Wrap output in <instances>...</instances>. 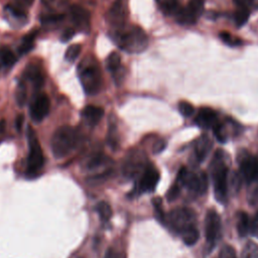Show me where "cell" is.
Returning a JSON list of instances; mask_svg holds the SVG:
<instances>
[{"label": "cell", "instance_id": "6da1fadb", "mask_svg": "<svg viewBox=\"0 0 258 258\" xmlns=\"http://www.w3.org/2000/svg\"><path fill=\"white\" fill-rule=\"evenodd\" d=\"M112 39L119 48L128 53H140L148 46L146 33L137 25L114 29Z\"/></svg>", "mask_w": 258, "mask_h": 258}, {"label": "cell", "instance_id": "2e32d148", "mask_svg": "<svg viewBox=\"0 0 258 258\" xmlns=\"http://www.w3.org/2000/svg\"><path fill=\"white\" fill-rule=\"evenodd\" d=\"M212 148V141L207 135H202L199 139L196 140L194 146V155L198 162H202L208 156Z\"/></svg>", "mask_w": 258, "mask_h": 258}, {"label": "cell", "instance_id": "b9f144b4", "mask_svg": "<svg viewBox=\"0 0 258 258\" xmlns=\"http://www.w3.org/2000/svg\"><path fill=\"white\" fill-rule=\"evenodd\" d=\"M164 142L161 140V141H158L156 143V145L154 146V152H160L163 148H164Z\"/></svg>", "mask_w": 258, "mask_h": 258}, {"label": "cell", "instance_id": "30bf717a", "mask_svg": "<svg viewBox=\"0 0 258 258\" xmlns=\"http://www.w3.org/2000/svg\"><path fill=\"white\" fill-rule=\"evenodd\" d=\"M222 231L221 218L215 210H209L205 219V235L208 246L212 248L219 240Z\"/></svg>", "mask_w": 258, "mask_h": 258}, {"label": "cell", "instance_id": "484cf974", "mask_svg": "<svg viewBox=\"0 0 258 258\" xmlns=\"http://www.w3.org/2000/svg\"><path fill=\"white\" fill-rule=\"evenodd\" d=\"M121 67V57L116 51H112L106 58V68L111 73Z\"/></svg>", "mask_w": 258, "mask_h": 258}, {"label": "cell", "instance_id": "d590c367", "mask_svg": "<svg viewBox=\"0 0 258 258\" xmlns=\"http://www.w3.org/2000/svg\"><path fill=\"white\" fill-rule=\"evenodd\" d=\"M179 191H180V185H179L177 182H175L173 185L170 186L169 190L167 191V195H166L167 200H168V201H173V200H175V199L178 197Z\"/></svg>", "mask_w": 258, "mask_h": 258}, {"label": "cell", "instance_id": "4fadbf2b", "mask_svg": "<svg viewBox=\"0 0 258 258\" xmlns=\"http://www.w3.org/2000/svg\"><path fill=\"white\" fill-rule=\"evenodd\" d=\"M127 15V0H116L108 12L107 19L114 29L125 26Z\"/></svg>", "mask_w": 258, "mask_h": 258}, {"label": "cell", "instance_id": "83f0119b", "mask_svg": "<svg viewBox=\"0 0 258 258\" xmlns=\"http://www.w3.org/2000/svg\"><path fill=\"white\" fill-rule=\"evenodd\" d=\"M15 99H16L18 106L22 107L25 105L26 100H27V90H26V86L23 82H19L16 87Z\"/></svg>", "mask_w": 258, "mask_h": 258}, {"label": "cell", "instance_id": "d4e9b609", "mask_svg": "<svg viewBox=\"0 0 258 258\" xmlns=\"http://www.w3.org/2000/svg\"><path fill=\"white\" fill-rule=\"evenodd\" d=\"M250 10L244 7H238L234 14V21L238 27L243 26L249 19Z\"/></svg>", "mask_w": 258, "mask_h": 258}, {"label": "cell", "instance_id": "cb8c5ba5", "mask_svg": "<svg viewBox=\"0 0 258 258\" xmlns=\"http://www.w3.org/2000/svg\"><path fill=\"white\" fill-rule=\"evenodd\" d=\"M0 61L5 67H11L16 62V56L8 47L0 48Z\"/></svg>", "mask_w": 258, "mask_h": 258}, {"label": "cell", "instance_id": "74e56055", "mask_svg": "<svg viewBox=\"0 0 258 258\" xmlns=\"http://www.w3.org/2000/svg\"><path fill=\"white\" fill-rule=\"evenodd\" d=\"M75 34H76V29L72 28V27H69V28L63 30L62 34L60 35V40L62 42H68L69 40H71L74 37Z\"/></svg>", "mask_w": 258, "mask_h": 258}, {"label": "cell", "instance_id": "8d00e7d4", "mask_svg": "<svg viewBox=\"0 0 258 258\" xmlns=\"http://www.w3.org/2000/svg\"><path fill=\"white\" fill-rule=\"evenodd\" d=\"M63 19L62 14H50V15H45L41 18L42 23H55Z\"/></svg>", "mask_w": 258, "mask_h": 258}, {"label": "cell", "instance_id": "8fae6325", "mask_svg": "<svg viewBox=\"0 0 258 258\" xmlns=\"http://www.w3.org/2000/svg\"><path fill=\"white\" fill-rule=\"evenodd\" d=\"M49 109V98L45 94H37L30 103V116L33 121L40 122L47 116Z\"/></svg>", "mask_w": 258, "mask_h": 258}, {"label": "cell", "instance_id": "603a6c76", "mask_svg": "<svg viewBox=\"0 0 258 258\" xmlns=\"http://www.w3.org/2000/svg\"><path fill=\"white\" fill-rule=\"evenodd\" d=\"M160 9L169 15H174L175 12L179 9L180 4L179 0H156Z\"/></svg>", "mask_w": 258, "mask_h": 258}, {"label": "cell", "instance_id": "5bb4252c", "mask_svg": "<svg viewBox=\"0 0 258 258\" xmlns=\"http://www.w3.org/2000/svg\"><path fill=\"white\" fill-rule=\"evenodd\" d=\"M159 177H160L159 172L154 166L152 165L146 166L139 179V183H138L139 192L153 191L158 183Z\"/></svg>", "mask_w": 258, "mask_h": 258}, {"label": "cell", "instance_id": "9a60e30c", "mask_svg": "<svg viewBox=\"0 0 258 258\" xmlns=\"http://www.w3.org/2000/svg\"><path fill=\"white\" fill-rule=\"evenodd\" d=\"M196 124L203 129H213L220 121L215 110L209 107H203L199 110L196 118Z\"/></svg>", "mask_w": 258, "mask_h": 258}, {"label": "cell", "instance_id": "ee69618b", "mask_svg": "<svg viewBox=\"0 0 258 258\" xmlns=\"http://www.w3.org/2000/svg\"><path fill=\"white\" fill-rule=\"evenodd\" d=\"M5 128V121L4 120H1L0 121V132H2Z\"/></svg>", "mask_w": 258, "mask_h": 258}, {"label": "cell", "instance_id": "5b68a950", "mask_svg": "<svg viewBox=\"0 0 258 258\" xmlns=\"http://www.w3.org/2000/svg\"><path fill=\"white\" fill-rule=\"evenodd\" d=\"M176 182L180 186H185L195 195H203L207 191L209 181L205 172L196 173L188 170L186 167H181L177 173Z\"/></svg>", "mask_w": 258, "mask_h": 258}, {"label": "cell", "instance_id": "7402d4cb", "mask_svg": "<svg viewBox=\"0 0 258 258\" xmlns=\"http://www.w3.org/2000/svg\"><path fill=\"white\" fill-rule=\"evenodd\" d=\"M36 32L35 31H32L31 33H28L26 34L25 36H23V38L21 39V43L20 45L18 46V52L22 55V54H25L27 52H29L33 46H34V40H35V37H36Z\"/></svg>", "mask_w": 258, "mask_h": 258}, {"label": "cell", "instance_id": "9c48e42d", "mask_svg": "<svg viewBox=\"0 0 258 258\" xmlns=\"http://www.w3.org/2000/svg\"><path fill=\"white\" fill-rule=\"evenodd\" d=\"M240 173L243 179L252 183L258 180V158L246 150H241L238 155Z\"/></svg>", "mask_w": 258, "mask_h": 258}, {"label": "cell", "instance_id": "ab89813d", "mask_svg": "<svg viewBox=\"0 0 258 258\" xmlns=\"http://www.w3.org/2000/svg\"><path fill=\"white\" fill-rule=\"evenodd\" d=\"M250 233L258 238V212L255 214L253 219L251 220V226H250Z\"/></svg>", "mask_w": 258, "mask_h": 258}, {"label": "cell", "instance_id": "3957f363", "mask_svg": "<svg viewBox=\"0 0 258 258\" xmlns=\"http://www.w3.org/2000/svg\"><path fill=\"white\" fill-rule=\"evenodd\" d=\"M78 77L87 95H96L102 88V75L93 57L82 60L78 67Z\"/></svg>", "mask_w": 258, "mask_h": 258}, {"label": "cell", "instance_id": "7bdbcfd3", "mask_svg": "<svg viewBox=\"0 0 258 258\" xmlns=\"http://www.w3.org/2000/svg\"><path fill=\"white\" fill-rule=\"evenodd\" d=\"M23 115H18L17 118H16V127L17 129H20L21 126H22V123H23Z\"/></svg>", "mask_w": 258, "mask_h": 258}, {"label": "cell", "instance_id": "f6af8a7d", "mask_svg": "<svg viewBox=\"0 0 258 258\" xmlns=\"http://www.w3.org/2000/svg\"><path fill=\"white\" fill-rule=\"evenodd\" d=\"M21 2L22 3H24L25 5H31L32 4V2H33V0H21Z\"/></svg>", "mask_w": 258, "mask_h": 258}, {"label": "cell", "instance_id": "7a4b0ae2", "mask_svg": "<svg viewBox=\"0 0 258 258\" xmlns=\"http://www.w3.org/2000/svg\"><path fill=\"white\" fill-rule=\"evenodd\" d=\"M226 159L225 152L219 149L215 152L210 166L215 198L221 204H226L228 200L229 166Z\"/></svg>", "mask_w": 258, "mask_h": 258}, {"label": "cell", "instance_id": "1f68e13d", "mask_svg": "<svg viewBox=\"0 0 258 258\" xmlns=\"http://www.w3.org/2000/svg\"><path fill=\"white\" fill-rule=\"evenodd\" d=\"M178 111L183 117H190L195 113V108L190 103L186 101H180L178 103Z\"/></svg>", "mask_w": 258, "mask_h": 258}, {"label": "cell", "instance_id": "e0dca14e", "mask_svg": "<svg viewBox=\"0 0 258 258\" xmlns=\"http://www.w3.org/2000/svg\"><path fill=\"white\" fill-rule=\"evenodd\" d=\"M104 115V109L101 107L89 105L86 106L82 111L83 119L91 126H95L99 123Z\"/></svg>", "mask_w": 258, "mask_h": 258}, {"label": "cell", "instance_id": "ba28073f", "mask_svg": "<svg viewBox=\"0 0 258 258\" xmlns=\"http://www.w3.org/2000/svg\"><path fill=\"white\" fill-rule=\"evenodd\" d=\"M204 5L205 0H188L187 4L184 7L180 6L173 16L180 24H195L204 11Z\"/></svg>", "mask_w": 258, "mask_h": 258}, {"label": "cell", "instance_id": "4dcf8cb0", "mask_svg": "<svg viewBox=\"0 0 258 258\" xmlns=\"http://www.w3.org/2000/svg\"><path fill=\"white\" fill-rule=\"evenodd\" d=\"M220 38L223 40V42H225L226 44H228L230 46H236V45H239L242 43V40L240 38L233 36L228 31H222L220 33Z\"/></svg>", "mask_w": 258, "mask_h": 258}, {"label": "cell", "instance_id": "277c9868", "mask_svg": "<svg viewBox=\"0 0 258 258\" xmlns=\"http://www.w3.org/2000/svg\"><path fill=\"white\" fill-rule=\"evenodd\" d=\"M79 135L74 127L61 126L55 130L51 138V152L55 158L69 155L77 146Z\"/></svg>", "mask_w": 258, "mask_h": 258}, {"label": "cell", "instance_id": "f35d334b", "mask_svg": "<svg viewBox=\"0 0 258 258\" xmlns=\"http://www.w3.org/2000/svg\"><path fill=\"white\" fill-rule=\"evenodd\" d=\"M112 76H113V79L115 81V83L117 85H119L123 79H124V76H125V73H124V68L121 66L119 69H117L116 71L112 72Z\"/></svg>", "mask_w": 258, "mask_h": 258}, {"label": "cell", "instance_id": "ffe728a7", "mask_svg": "<svg viewBox=\"0 0 258 258\" xmlns=\"http://www.w3.org/2000/svg\"><path fill=\"white\" fill-rule=\"evenodd\" d=\"M4 9H5L6 15L9 16L11 20H16L17 23H21V24H24L26 22L27 15L22 8L13 6V5H7L5 6Z\"/></svg>", "mask_w": 258, "mask_h": 258}, {"label": "cell", "instance_id": "f1b7e54d", "mask_svg": "<svg viewBox=\"0 0 258 258\" xmlns=\"http://www.w3.org/2000/svg\"><path fill=\"white\" fill-rule=\"evenodd\" d=\"M96 211L99 214L100 219L104 222L108 221L112 216V209H111L110 205L106 202L98 203V205L96 207Z\"/></svg>", "mask_w": 258, "mask_h": 258}, {"label": "cell", "instance_id": "52a82bcc", "mask_svg": "<svg viewBox=\"0 0 258 258\" xmlns=\"http://www.w3.org/2000/svg\"><path fill=\"white\" fill-rule=\"evenodd\" d=\"M195 212L185 207L175 208L168 215V222L170 227L177 233L181 234L184 230L195 225Z\"/></svg>", "mask_w": 258, "mask_h": 258}, {"label": "cell", "instance_id": "4316f807", "mask_svg": "<svg viewBox=\"0 0 258 258\" xmlns=\"http://www.w3.org/2000/svg\"><path fill=\"white\" fill-rule=\"evenodd\" d=\"M241 258H258V244L252 241L246 243L242 250Z\"/></svg>", "mask_w": 258, "mask_h": 258}, {"label": "cell", "instance_id": "d6a6232c", "mask_svg": "<svg viewBox=\"0 0 258 258\" xmlns=\"http://www.w3.org/2000/svg\"><path fill=\"white\" fill-rule=\"evenodd\" d=\"M153 206H154V211H155V214H156V218L160 221V223H164L165 222V215L163 213V210H162V202H161V199L159 198H156L153 200Z\"/></svg>", "mask_w": 258, "mask_h": 258}, {"label": "cell", "instance_id": "8992f818", "mask_svg": "<svg viewBox=\"0 0 258 258\" xmlns=\"http://www.w3.org/2000/svg\"><path fill=\"white\" fill-rule=\"evenodd\" d=\"M27 138H28V158H27V174L36 175L43 166V153L41 146L38 142L37 136L34 130L29 127L27 129Z\"/></svg>", "mask_w": 258, "mask_h": 258}, {"label": "cell", "instance_id": "7c38bea8", "mask_svg": "<svg viewBox=\"0 0 258 258\" xmlns=\"http://www.w3.org/2000/svg\"><path fill=\"white\" fill-rule=\"evenodd\" d=\"M71 18L75 25V29L88 33L91 29V14L80 5H72L70 9Z\"/></svg>", "mask_w": 258, "mask_h": 258}, {"label": "cell", "instance_id": "ac0fdd59", "mask_svg": "<svg viewBox=\"0 0 258 258\" xmlns=\"http://www.w3.org/2000/svg\"><path fill=\"white\" fill-rule=\"evenodd\" d=\"M25 77L27 80H29L32 83V85L36 89L41 88L44 83V79L41 74V71L36 66L27 67L25 71Z\"/></svg>", "mask_w": 258, "mask_h": 258}, {"label": "cell", "instance_id": "44dd1931", "mask_svg": "<svg viewBox=\"0 0 258 258\" xmlns=\"http://www.w3.org/2000/svg\"><path fill=\"white\" fill-rule=\"evenodd\" d=\"M180 235H181V238H182L183 243H184L185 245H187V246H192V245H195V244L198 242L199 238H200V232H199V230L197 229L196 225H194V226L187 228V229L184 230Z\"/></svg>", "mask_w": 258, "mask_h": 258}, {"label": "cell", "instance_id": "836d02e7", "mask_svg": "<svg viewBox=\"0 0 258 258\" xmlns=\"http://www.w3.org/2000/svg\"><path fill=\"white\" fill-rule=\"evenodd\" d=\"M237 7H244L249 10L258 9V0H233Z\"/></svg>", "mask_w": 258, "mask_h": 258}, {"label": "cell", "instance_id": "d6986e66", "mask_svg": "<svg viewBox=\"0 0 258 258\" xmlns=\"http://www.w3.org/2000/svg\"><path fill=\"white\" fill-rule=\"evenodd\" d=\"M251 220L245 212H239L237 216V231L240 237H246L250 233Z\"/></svg>", "mask_w": 258, "mask_h": 258}, {"label": "cell", "instance_id": "f546056e", "mask_svg": "<svg viewBox=\"0 0 258 258\" xmlns=\"http://www.w3.org/2000/svg\"><path fill=\"white\" fill-rule=\"evenodd\" d=\"M81 50H82V46L81 44H72L68 47V49L66 50V53H64V59L67 61H70V62H74L78 56L80 55L81 53Z\"/></svg>", "mask_w": 258, "mask_h": 258}, {"label": "cell", "instance_id": "e575fe53", "mask_svg": "<svg viewBox=\"0 0 258 258\" xmlns=\"http://www.w3.org/2000/svg\"><path fill=\"white\" fill-rule=\"evenodd\" d=\"M219 258H237L235 249L230 245H225L219 254Z\"/></svg>", "mask_w": 258, "mask_h": 258}, {"label": "cell", "instance_id": "60d3db41", "mask_svg": "<svg viewBox=\"0 0 258 258\" xmlns=\"http://www.w3.org/2000/svg\"><path fill=\"white\" fill-rule=\"evenodd\" d=\"M104 258H119V255L114 249H108Z\"/></svg>", "mask_w": 258, "mask_h": 258}]
</instances>
